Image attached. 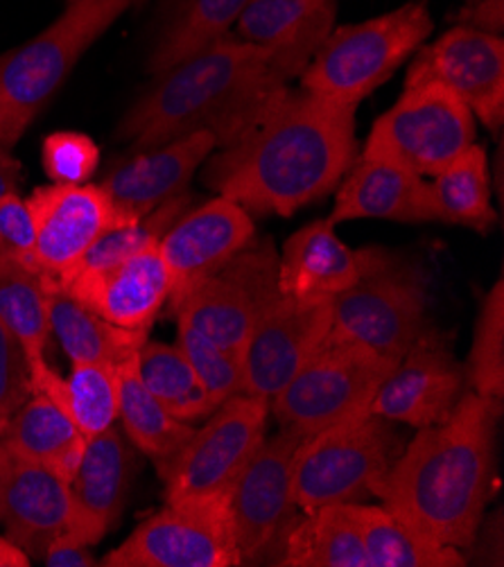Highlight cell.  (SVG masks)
I'll return each mask as SVG.
<instances>
[{"label": "cell", "instance_id": "1", "mask_svg": "<svg viewBox=\"0 0 504 567\" xmlns=\"http://www.w3.org/2000/svg\"><path fill=\"white\" fill-rule=\"evenodd\" d=\"M356 109L286 86L208 161L204 184L249 213L290 217L338 188L356 163Z\"/></svg>", "mask_w": 504, "mask_h": 567}, {"label": "cell", "instance_id": "2", "mask_svg": "<svg viewBox=\"0 0 504 567\" xmlns=\"http://www.w3.org/2000/svg\"><path fill=\"white\" fill-rule=\"evenodd\" d=\"M497 416V401L464 393L451 419L419 430L401 450L376 497L423 536L471 547L493 493Z\"/></svg>", "mask_w": 504, "mask_h": 567}, {"label": "cell", "instance_id": "3", "mask_svg": "<svg viewBox=\"0 0 504 567\" xmlns=\"http://www.w3.org/2000/svg\"><path fill=\"white\" fill-rule=\"evenodd\" d=\"M286 86L263 48L229 34L156 75L125 113L119 138L143 152L210 132L217 150L229 147Z\"/></svg>", "mask_w": 504, "mask_h": 567}, {"label": "cell", "instance_id": "4", "mask_svg": "<svg viewBox=\"0 0 504 567\" xmlns=\"http://www.w3.org/2000/svg\"><path fill=\"white\" fill-rule=\"evenodd\" d=\"M130 6L132 0H69L41 34L0 54V145L12 150L21 141L82 54Z\"/></svg>", "mask_w": 504, "mask_h": 567}, {"label": "cell", "instance_id": "5", "mask_svg": "<svg viewBox=\"0 0 504 567\" xmlns=\"http://www.w3.org/2000/svg\"><path fill=\"white\" fill-rule=\"evenodd\" d=\"M432 30L434 21L423 0L332 30L299 75L301 89L358 106L405 64Z\"/></svg>", "mask_w": 504, "mask_h": 567}, {"label": "cell", "instance_id": "6", "mask_svg": "<svg viewBox=\"0 0 504 567\" xmlns=\"http://www.w3.org/2000/svg\"><path fill=\"white\" fill-rule=\"evenodd\" d=\"M401 450L391 421L371 412L306 436L292 460L297 508L312 512L326 504L362 502L376 495Z\"/></svg>", "mask_w": 504, "mask_h": 567}, {"label": "cell", "instance_id": "7", "mask_svg": "<svg viewBox=\"0 0 504 567\" xmlns=\"http://www.w3.org/2000/svg\"><path fill=\"white\" fill-rule=\"evenodd\" d=\"M397 360L328 334L301 371L269 401L278 427L301 439L371 412L376 391Z\"/></svg>", "mask_w": 504, "mask_h": 567}, {"label": "cell", "instance_id": "8", "mask_svg": "<svg viewBox=\"0 0 504 567\" xmlns=\"http://www.w3.org/2000/svg\"><path fill=\"white\" fill-rule=\"evenodd\" d=\"M425 312L421 271L371 249L364 274L332 299L330 334L399 362L425 334Z\"/></svg>", "mask_w": 504, "mask_h": 567}, {"label": "cell", "instance_id": "9", "mask_svg": "<svg viewBox=\"0 0 504 567\" xmlns=\"http://www.w3.org/2000/svg\"><path fill=\"white\" fill-rule=\"evenodd\" d=\"M278 299V254L271 240H254L195 280L167 303V310L177 321L243 358L254 328Z\"/></svg>", "mask_w": 504, "mask_h": 567}, {"label": "cell", "instance_id": "10", "mask_svg": "<svg viewBox=\"0 0 504 567\" xmlns=\"http://www.w3.org/2000/svg\"><path fill=\"white\" fill-rule=\"evenodd\" d=\"M475 116L451 91L439 84L405 86L399 102L373 123L360 158L434 177L475 143Z\"/></svg>", "mask_w": 504, "mask_h": 567}, {"label": "cell", "instance_id": "11", "mask_svg": "<svg viewBox=\"0 0 504 567\" xmlns=\"http://www.w3.org/2000/svg\"><path fill=\"white\" fill-rule=\"evenodd\" d=\"M106 567H234L243 565L229 493L165 502V508L102 558Z\"/></svg>", "mask_w": 504, "mask_h": 567}, {"label": "cell", "instance_id": "12", "mask_svg": "<svg viewBox=\"0 0 504 567\" xmlns=\"http://www.w3.org/2000/svg\"><path fill=\"white\" fill-rule=\"evenodd\" d=\"M269 401L236 393L224 401L188 439L161 475L165 502L229 493L267 436Z\"/></svg>", "mask_w": 504, "mask_h": 567}, {"label": "cell", "instance_id": "13", "mask_svg": "<svg viewBox=\"0 0 504 567\" xmlns=\"http://www.w3.org/2000/svg\"><path fill=\"white\" fill-rule=\"evenodd\" d=\"M304 439L281 430L263 441L251 462L229 488V508L240 560L260 563L271 558L295 523L292 460ZM281 549V547H278Z\"/></svg>", "mask_w": 504, "mask_h": 567}, {"label": "cell", "instance_id": "14", "mask_svg": "<svg viewBox=\"0 0 504 567\" xmlns=\"http://www.w3.org/2000/svg\"><path fill=\"white\" fill-rule=\"evenodd\" d=\"M439 84L460 97L473 116L500 134L504 123V41L500 34L455 25L412 60L405 86Z\"/></svg>", "mask_w": 504, "mask_h": 567}, {"label": "cell", "instance_id": "15", "mask_svg": "<svg viewBox=\"0 0 504 567\" xmlns=\"http://www.w3.org/2000/svg\"><path fill=\"white\" fill-rule=\"evenodd\" d=\"M332 301L278 299L258 321L243 351V393L271 401L326 342Z\"/></svg>", "mask_w": 504, "mask_h": 567}, {"label": "cell", "instance_id": "16", "mask_svg": "<svg viewBox=\"0 0 504 567\" xmlns=\"http://www.w3.org/2000/svg\"><path fill=\"white\" fill-rule=\"evenodd\" d=\"M464 382V367L451 351L423 334L378 386L371 414L416 430L441 425L460 405Z\"/></svg>", "mask_w": 504, "mask_h": 567}, {"label": "cell", "instance_id": "17", "mask_svg": "<svg viewBox=\"0 0 504 567\" xmlns=\"http://www.w3.org/2000/svg\"><path fill=\"white\" fill-rule=\"evenodd\" d=\"M28 204L37 229L30 267L50 280H60L109 226L121 224L97 184L41 186Z\"/></svg>", "mask_w": 504, "mask_h": 567}, {"label": "cell", "instance_id": "18", "mask_svg": "<svg viewBox=\"0 0 504 567\" xmlns=\"http://www.w3.org/2000/svg\"><path fill=\"white\" fill-rule=\"evenodd\" d=\"M254 240L256 226L249 210L222 195L182 213L158 240V254L171 274L165 306Z\"/></svg>", "mask_w": 504, "mask_h": 567}, {"label": "cell", "instance_id": "19", "mask_svg": "<svg viewBox=\"0 0 504 567\" xmlns=\"http://www.w3.org/2000/svg\"><path fill=\"white\" fill-rule=\"evenodd\" d=\"M217 150L210 132H195L161 147L134 152L100 179L121 224L138 221L184 193L199 165Z\"/></svg>", "mask_w": 504, "mask_h": 567}, {"label": "cell", "instance_id": "20", "mask_svg": "<svg viewBox=\"0 0 504 567\" xmlns=\"http://www.w3.org/2000/svg\"><path fill=\"white\" fill-rule=\"evenodd\" d=\"M69 482L0 443V523L6 536L32 560H41L48 545L71 525Z\"/></svg>", "mask_w": 504, "mask_h": 567}, {"label": "cell", "instance_id": "21", "mask_svg": "<svg viewBox=\"0 0 504 567\" xmlns=\"http://www.w3.org/2000/svg\"><path fill=\"white\" fill-rule=\"evenodd\" d=\"M134 477V455L114 425L86 441L84 455L69 480L71 525L78 540L95 547L123 514Z\"/></svg>", "mask_w": 504, "mask_h": 567}, {"label": "cell", "instance_id": "22", "mask_svg": "<svg viewBox=\"0 0 504 567\" xmlns=\"http://www.w3.org/2000/svg\"><path fill=\"white\" fill-rule=\"evenodd\" d=\"M338 0H249L238 37L263 48L286 82L299 78L332 32Z\"/></svg>", "mask_w": 504, "mask_h": 567}, {"label": "cell", "instance_id": "23", "mask_svg": "<svg viewBox=\"0 0 504 567\" xmlns=\"http://www.w3.org/2000/svg\"><path fill=\"white\" fill-rule=\"evenodd\" d=\"M369 251L347 247L335 224L317 219L292 234L278 256V290L297 301H332L364 274Z\"/></svg>", "mask_w": 504, "mask_h": 567}, {"label": "cell", "instance_id": "24", "mask_svg": "<svg viewBox=\"0 0 504 567\" xmlns=\"http://www.w3.org/2000/svg\"><path fill=\"white\" fill-rule=\"evenodd\" d=\"M60 288L111 323L130 330H150L171 295V274L156 243L116 267Z\"/></svg>", "mask_w": 504, "mask_h": 567}, {"label": "cell", "instance_id": "25", "mask_svg": "<svg viewBox=\"0 0 504 567\" xmlns=\"http://www.w3.org/2000/svg\"><path fill=\"white\" fill-rule=\"evenodd\" d=\"M326 219L335 226L353 219L432 221L428 182L401 165L360 158L351 165L349 177L340 182L338 197Z\"/></svg>", "mask_w": 504, "mask_h": 567}, {"label": "cell", "instance_id": "26", "mask_svg": "<svg viewBox=\"0 0 504 567\" xmlns=\"http://www.w3.org/2000/svg\"><path fill=\"white\" fill-rule=\"evenodd\" d=\"M50 332L73 364L119 367L136 355L147 342L150 330H130L106 321L86 303L48 278Z\"/></svg>", "mask_w": 504, "mask_h": 567}, {"label": "cell", "instance_id": "27", "mask_svg": "<svg viewBox=\"0 0 504 567\" xmlns=\"http://www.w3.org/2000/svg\"><path fill=\"white\" fill-rule=\"evenodd\" d=\"M0 443L69 482L84 455L86 436L62 408L41 393H32L0 430Z\"/></svg>", "mask_w": 504, "mask_h": 567}, {"label": "cell", "instance_id": "28", "mask_svg": "<svg viewBox=\"0 0 504 567\" xmlns=\"http://www.w3.org/2000/svg\"><path fill=\"white\" fill-rule=\"evenodd\" d=\"M249 0H165L147 71L156 78L229 37Z\"/></svg>", "mask_w": 504, "mask_h": 567}, {"label": "cell", "instance_id": "29", "mask_svg": "<svg viewBox=\"0 0 504 567\" xmlns=\"http://www.w3.org/2000/svg\"><path fill=\"white\" fill-rule=\"evenodd\" d=\"M119 367L73 364L64 380L48 362L30 367L32 393H41L62 408L89 439L111 427L119 419Z\"/></svg>", "mask_w": 504, "mask_h": 567}, {"label": "cell", "instance_id": "30", "mask_svg": "<svg viewBox=\"0 0 504 567\" xmlns=\"http://www.w3.org/2000/svg\"><path fill=\"white\" fill-rule=\"evenodd\" d=\"M360 532L367 567H464L466 556L457 547L441 545L412 529L384 506L347 504Z\"/></svg>", "mask_w": 504, "mask_h": 567}, {"label": "cell", "instance_id": "31", "mask_svg": "<svg viewBox=\"0 0 504 567\" xmlns=\"http://www.w3.org/2000/svg\"><path fill=\"white\" fill-rule=\"evenodd\" d=\"M119 419L130 441L154 462L158 475H163L175 462L182 447L195 434L191 423H184L167 412L138 373V353L119 364Z\"/></svg>", "mask_w": 504, "mask_h": 567}, {"label": "cell", "instance_id": "32", "mask_svg": "<svg viewBox=\"0 0 504 567\" xmlns=\"http://www.w3.org/2000/svg\"><path fill=\"white\" fill-rule=\"evenodd\" d=\"M288 529L274 565L286 567H367L360 532L347 504H326Z\"/></svg>", "mask_w": 504, "mask_h": 567}, {"label": "cell", "instance_id": "33", "mask_svg": "<svg viewBox=\"0 0 504 567\" xmlns=\"http://www.w3.org/2000/svg\"><path fill=\"white\" fill-rule=\"evenodd\" d=\"M428 204L432 221L466 226L473 231H488L497 221L491 206L488 158L484 147L471 145L451 165L428 182Z\"/></svg>", "mask_w": 504, "mask_h": 567}, {"label": "cell", "instance_id": "34", "mask_svg": "<svg viewBox=\"0 0 504 567\" xmlns=\"http://www.w3.org/2000/svg\"><path fill=\"white\" fill-rule=\"evenodd\" d=\"M0 321L25 349L30 367L43 362L50 334L48 278L30 265L0 254Z\"/></svg>", "mask_w": 504, "mask_h": 567}, {"label": "cell", "instance_id": "35", "mask_svg": "<svg viewBox=\"0 0 504 567\" xmlns=\"http://www.w3.org/2000/svg\"><path fill=\"white\" fill-rule=\"evenodd\" d=\"M138 373L154 399L184 423L206 421L217 410L177 347L145 342L138 351Z\"/></svg>", "mask_w": 504, "mask_h": 567}, {"label": "cell", "instance_id": "36", "mask_svg": "<svg viewBox=\"0 0 504 567\" xmlns=\"http://www.w3.org/2000/svg\"><path fill=\"white\" fill-rule=\"evenodd\" d=\"M188 206L191 195L184 193L171 202H165L161 208H156L138 221L109 226V229L86 249V254L54 282H58V286H66V282L97 276L111 267L125 262L134 254L156 245L161 236L167 231V226H171L182 213H186Z\"/></svg>", "mask_w": 504, "mask_h": 567}, {"label": "cell", "instance_id": "37", "mask_svg": "<svg viewBox=\"0 0 504 567\" xmlns=\"http://www.w3.org/2000/svg\"><path fill=\"white\" fill-rule=\"evenodd\" d=\"M464 375L473 393L502 403L504 395V280L488 290L480 317Z\"/></svg>", "mask_w": 504, "mask_h": 567}, {"label": "cell", "instance_id": "38", "mask_svg": "<svg viewBox=\"0 0 504 567\" xmlns=\"http://www.w3.org/2000/svg\"><path fill=\"white\" fill-rule=\"evenodd\" d=\"M177 349L191 362L215 408L243 393V358L238 353L219 347L184 321L177 330Z\"/></svg>", "mask_w": 504, "mask_h": 567}, {"label": "cell", "instance_id": "39", "mask_svg": "<svg viewBox=\"0 0 504 567\" xmlns=\"http://www.w3.org/2000/svg\"><path fill=\"white\" fill-rule=\"evenodd\" d=\"M41 161L52 184L82 186L93 179L100 163V150L84 134L58 132L43 141Z\"/></svg>", "mask_w": 504, "mask_h": 567}, {"label": "cell", "instance_id": "40", "mask_svg": "<svg viewBox=\"0 0 504 567\" xmlns=\"http://www.w3.org/2000/svg\"><path fill=\"white\" fill-rule=\"evenodd\" d=\"M32 395L30 362L21 339L0 321V430Z\"/></svg>", "mask_w": 504, "mask_h": 567}, {"label": "cell", "instance_id": "41", "mask_svg": "<svg viewBox=\"0 0 504 567\" xmlns=\"http://www.w3.org/2000/svg\"><path fill=\"white\" fill-rule=\"evenodd\" d=\"M34 217L19 193L0 197V254L30 265L34 249Z\"/></svg>", "mask_w": 504, "mask_h": 567}, {"label": "cell", "instance_id": "42", "mask_svg": "<svg viewBox=\"0 0 504 567\" xmlns=\"http://www.w3.org/2000/svg\"><path fill=\"white\" fill-rule=\"evenodd\" d=\"M41 563L48 567H93L97 558L91 554V545L64 532L48 545Z\"/></svg>", "mask_w": 504, "mask_h": 567}, {"label": "cell", "instance_id": "43", "mask_svg": "<svg viewBox=\"0 0 504 567\" xmlns=\"http://www.w3.org/2000/svg\"><path fill=\"white\" fill-rule=\"evenodd\" d=\"M457 25L500 34L504 28V0H473L457 14Z\"/></svg>", "mask_w": 504, "mask_h": 567}, {"label": "cell", "instance_id": "44", "mask_svg": "<svg viewBox=\"0 0 504 567\" xmlns=\"http://www.w3.org/2000/svg\"><path fill=\"white\" fill-rule=\"evenodd\" d=\"M21 177H23L21 161L12 156V150L0 145V197L19 193Z\"/></svg>", "mask_w": 504, "mask_h": 567}, {"label": "cell", "instance_id": "45", "mask_svg": "<svg viewBox=\"0 0 504 567\" xmlns=\"http://www.w3.org/2000/svg\"><path fill=\"white\" fill-rule=\"evenodd\" d=\"M32 558L8 536H0V567H30Z\"/></svg>", "mask_w": 504, "mask_h": 567}, {"label": "cell", "instance_id": "46", "mask_svg": "<svg viewBox=\"0 0 504 567\" xmlns=\"http://www.w3.org/2000/svg\"><path fill=\"white\" fill-rule=\"evenodd\" d=\"M469 3H473V0H469Z\"/></svg>", "mask_w": 504, "mask_h": 567}]
</instances>
